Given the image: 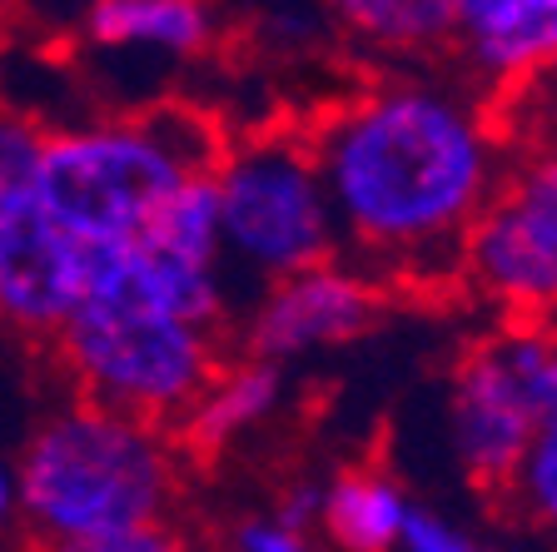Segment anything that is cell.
Here are the masks:
<instances>
[{
  "mask_svg": "<svg viewBox=\"0 0 557 552\" xmlns=\"http://www.w3.org/2000/svg\"><path fill=\"white\" fill-rule=\"evenodd\" d=\"M309 135L338 230V259L379 289H448L463 240L503 174L493 105L458 81L363 85Z\"/></svg>",
  "mask_w": 557,
  "mask_h": 552,
  "instance_id": "6da1fadb",
  "label": "cell"
},
{
  "mask_svg": "<svg viewBox=\"0 0 557 552\" xmlns=\"http://www.w3.org/2000/svg\"><path fill=\"white\" fill-rule=\"evenodd\" d=\"M11 478L25 542H75L170 523L185 453L170 428L75 398L35 428Z\"/></svg>",
  "mask_w": 557,
  "mask_h": 552,
  "instance_id": "7a4b0ae2",
  "label": "cell"
},
{
  "mask_svg": "<svg viewBox=\"0 0 557 552\" xmlns=\"http://www.w3.org/2000/svg\"><path fill=\"white\" fill-rule=\"evenodd\" d=\"M220 150V130L185 105L46 130L35 160V195L75 240H135L174 195V184L214 170Z\"/></svg>",
  "mask_w": 557,
  "mask_h": 552,
  "instance_id": "3957f363",
  "label": "cell"
},
{
  "mask_svg": "<svg viewBox=\"0 0 557 552\" xmlns=\"http://www.w3.org/2000/svg\"><path fill=\"white\" fill-rule=\"evenodd\" d=\"M75 398L174 428L230 358V334L135 294H85L50 339Z\"/></svg>",
  "mask_w": 557,
  "mask_h": 552,
  "instance_id": "277c9868",
  "label": "cell"
},
{
  "mask_svg": "<svg viewBox=\"0 0 557 552\" xmlns=\"http://www.w3.org/2000/svg\"><path fill=\"white\" fill-rule=\"evenodd\" d=\"M220 199V265L234 309L264 284L338 259V230L304 130L224 139L209 170Z\"/></svg>",
  "mask_w": 557,
  "mask_h": 552,
  "instance_id": "5b68a950",
  "label": "cell"
},
{
  "mask_svg": "<svg viewBox=\"0 0 557 552\" xmlns=\"http://www.w3.org/2000/svg\"><path fill=\"white\" fill-rule=\"evenodd\" d=\"M557 319H503L463 348L448 379V443L473 488L498 498L537 418L547 414V358Z\"/></svg>",
  "mask_w": 557,
  "mask_h": 552,
  "instance_id": "8992f818",
  "label": "cell"
},
{
  "mask_svg": "<svg viewBox=\"0 0 557 552\" xmlns=\"http://www.w3.org/2000/svg\"><path fill=\"white\" fill-rule=\"evenodd\" d=\"M463 279L503 319H557V125L503 160L463 240Z\"/></svg>",
  "mask_w": 557,
  "mask_h": 552,
  "instance_id": "52a82bcc",
  "label": "cell"
},
{
  "mask_svg": "<svg viewBox=\"0 0 557 552\" xmlns=\"http://www.w3.org/2000/svg\"><path fill=\"white\" fill-rule=\"evenodd\" d=\"M383 314V289L369 284L344 259H324L299 274L264 284L239 309V348L249 358L289 364V358L338 348L348 339L369 334Z\"/></svg>",
  "mask_w": 557,
  "mask_h": 552,
  "instance_id": "ba28073f",
  "label": "cell"
},
{
  "mask_svg": "<svg viewBox=\"0 0 557 552\" xmlns=\"http://www.w3.org/2000/svg\"><path fill=\"white\" fill-rule=\"evenodd\" d=\"M81 304V240L46 209L35 184H0V323L50 344Z\"/></svg>",
  "mask_w": 557,
  "mask_h": 552,
  "instance_id": "9c48e42d",
  "label": "cell"
},
{
  "mask_svg": "<svg viewBox=\"0 0 557 552\" xmlns=\"http://www.w3.org/2000/svg\"><path fill=\"white\" fill-rule=\"evenodd\" d=\"M284 403V364H269V358H224L220 373L209 379V389L189 403V414L170 428L180 453H195V458H214L230 443H239L244 433H255L259 424L278 414Z\"/></svg>",
  "mask_w": 557,
  "mask_h": 552,
  "instance_id": "30bf717a",
  "label": "cell"
},
{
  "mask_svg": "<svg viewBox=\"0 0 557 552\" xmlns=\"http://www.w3.org/2000/svg\"><path fill=\"white\" fill-rule=\"evenodd\" d=\"M81 30L100 50H150L164 60H195L214 46L220 15L209 0H95Z\"/></svg>",
  "mask_w": 557,
  "mask_h": 552,
  "instance_id": "8fae6325",
  "label": "cell"
},
{
  "mask_svg": "<svg viewBox=\"0 0 557 552\" xmlns=\"http://www.w3.org/2000/svg\"><path fill=\"white\" fill-rule=\"evenodd\" d=\"M324 5L338 30L373 56L433 60L448 56L458 40L453 0H324Z\"/></svg>",
  "mask_w": 557,
  "mask_h": 552,
  "instance_id": "7c38bea8",
  "label": "cell"
},
{
  "mask_svg": "<svg viewBox=\"0 0 557 552\" xmlns=\"http://www.w3.org/2000/svg\"><path fill=\"white\" fill-rule=\"evenodd\" d=\"M468 85L478 95H512L522 85L543 81L557 65V0H533L528 11H518L503 30H493L487 40L458 50Z\"/></svg>",
  "mask_w": 557,
  "mask_h": 552,
  "instance_id": "4fadbf2b",
  "label": "cell"
},
{
  "mask_svg": "<svg viewBox=\"0 0 557 552\" xmlns=\"http://www.w3.org/2000/svg\"><path fill=\"white\" fill-rule=\"evenodd\" d=\"M408 503L413 498L383 468H344L334 483H324L319 532L338 552H394Z\"/></svg>",
  "mask_w": 557,
  "mask_h": 552,
  "instance_id": "5bb4252c",
  "label": "cell"
},
{
  "mask_svg": "<svg viewBox=\"0 0 557 552\" xmlns=\"http://www.w3.org/2000/svg\"><path fill=\"white\" fill-rule=\"evenodd\" d=\"M135 240L170 254V259H185V265L224 269L220 265V199H214L209 170L174 184V195L154 209L150 224H145Z\"/></svg>",
  "mask_w": 557,
  "mask_h": 552,
  "instance_id": "9a60e30c",
  "label": "cell"
},
{
  "mask_svg": "<svg viewBox=\"0 0 557 552\" xmlns=\"http://www.w3.org/2000/svg\"><path fill=\"white\" fill-rule=\"evenodd\" d=\"M503 513H512L518 523L557 538V408H547L537 418L528 449H522L512 478L503 483V493L493 498Z\"/></svg>",
  "mask_w": 557,
  "mask_h": 552,
  "instance_id": "2e32d148",
  "label": "cell"
},
{
  "mask_svg": "<svg viewBox=\"0 0 557 552\" xmlns=\"http://www.w3.org/2000/svg\"><path fill=\"white\" fill-rule=\"evenodd\" d=\"M25 552H189L185 532L174 523H145L129 532H104V538H75V542H25Z\"/></svg>",
  "mask_w": 557,
  "mask_h": 552,
  "instance_id": "e0dca14e",
  "label": "cell"
},
{
  "mask_svg": "<svg viewBox=\"0 0 557 552\" xmlns=\"http://www.w3.org/2000/svg\"><path fill=\"white\" fill-rule=\"evenodd\" d=\"M394 552H483V542H473L458 523L443 518V513H433V507L408 503Z\"/></svg>",
  "mask_w": 557,
  "mask_h": 552,
  "instance_id": "ac0fdd59",
  "label": "cell"
},
{
  "mask_svg": "<svg viewBox=\"0 0 557 552\" xmlns=\"http://www.w3.org/2000/svg\"><path fill=\"white\" fill-rule=\"evenodd\" d=\"M234 552H319L313 532H299L289 523H278L274 513H255V518H239L230 532Z\"/></svg>",
  "mask_w": 557,
  "mask_h": 552,
  "instance_id": "d6986e66",
  "label": "cell"
},
{
  "mask_svg": "<svg viewBox=\"0 0 557 552\" xmlns=\"http://www.w3.org/2000/svg\"><path fill=\"white\" fill-rule=\"evenodd\" d=\"M522 5H533V0H453V21H458L453 50H468V46H478V40H487V35L503 30Z\"/></svg>",
  "mask_w": 557,
  "mask_h": 552,
  "instance_id": "ffe728a7",
  "label": "cell"
},
{
  "mask_svg": "<svg viewBox=\"0 0 557 552\" xmlns=\"http://www.w3.org/2000/svg\"><path fill=\"white\" fill-rule=\"evenodd\" d=\"M319 507H324V483H294L289 493L278 498L274 518L299 532H319Z\"/></svg>",
  "mask_w": 557,
  "mask_h": 552,
  "instance_id": "44dd1931",
  "label": "cell"
},
{
  "mask_svg": "<svg viewBox=\"0 0 557 552\" xmlns=\"http://www.w3.org/2000/svg\"><path fill=\"white\" fill-rule=\"evenodd\" d=\"M11 513H15V478L0 468V528L11 523Z\"/></svg>",
  "mask_w": 557,
  "mask_h": 552,
  "instance_id": "7402d4cb",
  "label": "cell"
},
{
  "mask_svg": "<svg viewBox=\"0 0 557 552\" xmlns=\"http://www.w3.org/2000/svg\"><path fill=\"white\" fill-rule=\"evenodd\" d=\"M522 90H528V85H522ZM533 90H547V95H553V105H557V65L547 70L543 81H533Z\"/></svg>",
  "mask_w": 557,
  "mask_h": 552,
  "instance_id": "603a6c76",
  "label": "cell"
},
{
  "mask_svg": "<svg viewBox=\"0 0 557 552\" xmlns=\"http://www.w3.org/2000/svg\"><path fill=\"white\" fill-rule=\"evenodd\" d=\"M70 5H75V15H85V11L95 5V0H70Z\"/></svg>",
  "mask_w": 557,
  "mask_h": 552,
  "instance_id": "cb8c5ba5",
  "label": "cell"
},
{
  "mask_svg": "<svg viewBox=\"0 0 557 552\" xmlns=\"http://www.w3.org/2000/svg\"><path fill=\"white\" fill-rule=\"evenodd\" d=\"M483 552H498V548H483Z\"/></svg>",
  "mask_w": 557,
  "mask_h": 552,
  "instance_id": "d4e9b609",
  "label": "cell"
},
{
  "mask_svg": "<svg viewBox=\"0 0 557 552\" xmlns=\"http://www.w3.org/2000/svg\"><path fill=\"white\" fill-rule=\"evenodd\" d=\"M0 5H5V0H0Z\"/></svg>",
  "mask_w": 557,
  "mask_h": 552,
  "instance_id": "484cf974",
  "label": "cell"
}]
</instances>
